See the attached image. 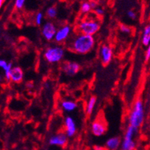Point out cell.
Masks as SVG:
<instances>
[{
    "label": "cell",
    "mask_w": 150,
    "mask_h": 150,
    "mask_svg": "<svg viewBox=\"0 0 150 150\" xmlns=\"http://www.w3.org/2000/svg\"><path fill=\"white\" fill-rule=\"evenodd\" d=\"M96 43L94 37L83 34H77L69 43L70 49L78 54H86L93 49Z\"/></svg>",
    "instance_id": "1"
},
{
    "label": "cell",
    "mask_w": 150,
    "mask_h": 150,
    "mask_svg": "<svg viewBox=\"0 0 150 150\" xmlns=\"http://www.w3.org/2000/svg\"><path fill=\"white\" fill-rule=\"evenodd\" d=\"M101 23L100 18L95 15H90L78 23L77 26V31L79 34L93 36L100 29Z\"/></svg>",
    "instance_id": "2"
},
{
    "label": "cell",
    "mask_w": 150,
    "mask_h": 150,
    "mask_svg": "<svg viewBox=\"0 0 150 150\" xmlns=\"http://www.w3.org/2000/svg\"><path fill=\"white\" fill-rule=\"evenodd\" d=\"M144 105L140 99H138L135 101L129 115V125L136 129H139L142 126L144 120Z\"/></svg>",
    "instance_id": "3"
},
{
    "label": "cell",
    "mask_w": 150,
    "mask_h": 150,
    "mask_svg": "<svg viewBox=\"0 0 150 150\" xmlns=\"http://www.w3.org/2000/svg\"><path fill=\"white\" fill-rule=\"evenodd\" d=\"M65 50L62 46L55 45L48 47L44 53V57L50 64L59 63L63 60Z\"/></svg>",
    "instance_id": "4"
},
{
    "label": "cell",
    "mask_w": 150,
    "mask_h": 150,
    "mask_svg": "<svg viewBox=\"0 0 150 150\" xmlns=\"http://www.w3.org/2000/svg\"><path fill=\"white\" fill-rule=\"evenodd\" d=\"M137 132L138 129L129 125L125 131L124 137L121 142L120 150H134L136 149V144L133 138Z\"/></svg>",
    "instance_id": "5"
},
{
    "label": "cell",
    "mask_w": 150,
    "mask_h": 150,
    "mask_svg": "<svg viewBox=\"0 0 150 150\" xmlns=\"http://www.w3.org/2000/svg\"><path fill=\"white\" fill-rule=\"evenodd\" d=\"M57 27L55 24L52 21H47L43 24L42 27V34L45 39L51 42L54 39L55 35L57 33Z\"/></svg>",
    "instance_id": "6"
},
{
    "label": "cell",
    "mask_w": 150,
    "mask_h": 150,
    "mask_svg": "<svg viewBox=\"0 0 150 150\" xmlns=\"http://www.w3.org/2000/svg\"><path fill=\"white\" fill-rule=\"evenodd\" d=\"M107 123L103 119L97 118L91 123V131L92 134L95 136H97V137L102 136L107 132Z\"/></svg>",
    "instance_id": "7"
},
{
    "label": "cell",
    "mask_w": 150,
    "mask_h": 150,
    "mask_svg": "<svg viewBox=\"0 0 150 150\" xmlns=\"http://www.w3.org/2000/svg\"><path fill=\"white\" fill-rule=\"evenodd\" d=\"M99 55H100V59L103 65H107L112 61V55H113L112 48L110 47V45H109L107 44H103L100 47Z\"/></svg>",
    "instance_id": "8"
},
{
    "label": "cell",
    "mask_w": 150,
    "mask_h": 150,
    "mask_svg": "<svg viewBox=\"0 0 150 150\" xmlns=\"http://www.w3.org/2000/svg\"><path fill=\"white\" fill-rule=\"evenodd\" d=\"M64 132L68 138H72L75 136L77 132V125L73 117L71 116H67L64 121Z\"/></svg>",
    "instance_id": "9"
},
{
    "label": "cell",
    "mask_w": 150,
    "mask_h": 150,
    "mask_svg": "<svg viewBox=\"0 0 150 150\" xmlns=\"http://www.w3.org/2000/svg\"><path fill=\"white\" fill-rule=\"evenodd\" d=\"M62 71L67 76L72 77L77 74L81 69V66L74 61H66L62 64Z\"/></svg>",
    "instance_id": "10"
},
{
    "label": "cell",
    "mask_w": 150,
    "mask_h": 150,
    "mask_svg": "<svg viewBox=\"0 0 150 150\" xmlns=\"http://www.w3.org/2000/svg\"><path fill=\"white\" fill-rule=\"evenodd\" d=\"M68 137L65 134L64 132H60L55 135H53L50 137L49 144L51 146H60V147H64L65 146L67 143Z\"/></svg>",
    "instance_id": "11"
},
{
    "label": "cell",
    "mask_w": 150,
    "mask_h": 150,
    "mask_svg": "<svg viewBox=\"0 0 150 150\" xmlns=\"http://www.w3.org/2000/svg\"><path fill=\"white\" fill-rule=\"evenodd\" d=\"M71 33V27L69 25H64L61 26V28L57 29V33L54 37V41L57 43H62L65 42L66 40L69 38Z\"/></svg>",
    "instance_id": "12"
},
{
    "label": "cell",
    "mask_w": 150,
    "mask_h": 150,
    "mask_svg": "<svg viewBox=\"0 0 150 150\" xmlns=\"http://www.w3.org/2000/svg\"><path fill=\"white\" fill-rule=\"evenodd\" d=\"M24 73L22 69L20 67H12L11 73H10V81H12L13 83H19L23 81Z\"/></svg>",
    "instance_id": "13"
},
{
    "label": "cell",
    "mask_w": 150,
    "mask_h": 150,
    "mask_svg": "<svg viewBox=\"0 0 150 150\" xmlns=\"http://www.w3.org/2000/svg\"><path fill=\"white\" fill-rule=\"evenodd\" d=\"M121 139L119 136H113L109 138L105 143L107 150H117L121 146Z\"/></svg>",
    "instance_id": "14"
},
{
    "label": "cell",
    "mask_w": 150,
    "mask_h": 150,
    "mask_svg": "<svg viewBox=\"0 0 150 150\" xmlns=\"http://www.w3.org/2000/svg\"><path fill=\"white\" fill-rule=\"evenodd\" d=\"M61 107L65 112H72L77 108V103L72 100H64L61 102Z\"/></svg>",
    "instance_id": "15"
},
{
    "label": "cell",
    "mask_w": 150,
    "mask_h": 150,
    "mask_svg": "<svg viewBox=\"0 0 150 150\" xmlns=\"http://www.w3.org/2000/svg\"><path fill=\"white\" fill-rule=\"evenodd\" d=\"M97 103V98L94 96H92L89 98V100H87V105L85 107V112L87 116H90L93 113V111L94 110V107Z\"/></svg>",
    "instance_id": "16"
},
{
    "label": "cell",
    "mask_w": 150,
    "mask_h": 150,
    "mask_svg": "<svg viewBox=\"0 0 150 150\" xmlns=\"http://www.w3.org/2000/svg\"><path fill=\"white\" fill-rule=\"evenodd\" d=\"M142 45L148 47L150 45V24L145 26L142 35Z\"/></svg>",
    "instance_id": "17"
},
{
    "label": "cell",
    "mask_w": 150,
    "mask_h": 150,
    "mask_svg": "<svg viewBox=\"0 0 150 150\" xmlns=\"http://www.w3.org/2000/svg\"><path fill=\"white\" fill-rule=\"evenodd\" d=\"M57 15V8L55 6H50L47 8L45 12V16L49 19H54L56 18Z\"/></svg>",
    "instance_id": "18"
},
{
    "label": "cell",
    "mask_w": 150,
    "mask_h": 150,
    "mask_svg": "<svg viewBox=\"0 0 150 150\" xmlns=\"http://www.w3.org/2000/svg\"><path fill=\"white\" fill-rule=\"evenodd\" d=\"M91 11H93L91 7V2H83L81 5V12L83 15L89 14Z\"/></svg>",
    "instance_id": "19"
},
{
    "label": "cell",
    "mask_w": 150,
    "mask_h": 150,
    "mask_svg": "<svg viewBox=\"0 0 150 150\" xmlns=\"http://www.w3.org/2000/svg\"><path fill=\"white\" fill-rule=\"evenodd\" d=\"M119 28H120V31L122 33L126 34V35H130L132 32V28H131L130 26L125 25V24H120Z\"/></svg>",
    "instance_id": "20"
},
{
    "label": "cell",
    "mask_w": 150,
    "mask_h": 150,
    "mask_svg": "<svg viewBox=\"0 0 150 150\" xmlns=\"http://www.w3.org/2000/svg\"><path fill=\"white\" fill-rule=\"evenodd\" d=\"M44 21V14L42 12H38L35 17V22L38 26H41Z\"/></svg>",
    "instance_id": "21"
},
{
    "label": "cell",
    "mask_w": 150,
    "mask_h": 150,
    "mask_svg": "<svg viewBox=\"0 0 150 150\" xmlns=\"http://www.w3.org/2000/svg\"><path fill=\"white\" fill-rule=\"evenodd\" d=\"M93 13H94L95 16L99 18V17L103 16V15H104L105 10H104V8L102 7V6H99L98 5V6H97V7L94 8V9H93Z\"/></svg>",
    "instance_id": "22"
},
{
    "label": "cell",
    "mask_w": 150,
    "mask_h": 150,
    "mask_svg": "<svg viewBox=\"0 0 150 150\" xmlns=\"http://www.w3.org/2000/svg\"><path fill=\"white\" fill-rule=\"evenodd\" d=\"M127 15L129 18L132 20H136V18H137V14H136V12H135L134 10H132V9L128 10V11H127Z\"/></svg>",
    "instance_id": "23"
},
{
    "label": "cell",
    "mask_w": 150,
    "mask_h": 150,
    "mask_svg": "<svg viewBox=\"0 0 150 150\" xmlns=\"http://www.w3.org/2000/svg\"><path fill=\"white\" fill-rule=\"evenodd\" d=\"M25 0H16L15 2V6L17 9H22L25 6Z\"/></svg>",
    "instance_id": "24"
},
{
    "label": "cell",
    "mask_w": 150,
    "mask_h": 150,
    "mask_svg": "<svg viewBox=\"0 0 150 150\" xmlns=\"http://www.w3.org/2000/svg\"><path fill=\"white\" fill-rule=\"evenodd\" d=\"M150 60V45L146 47L145 52V61H148Z\"/></svg>",
    "instance_id": "25"
},
{
    "label": "cell",
    "mask_w": 150,
    "mask_h": 150,
    "mask_svg": "<svg viewBox=\"0 0 150 150\" xmlns=\"http://www.w3.org/2000/svg\"><path fill=\"white\" fill-rule=\"evenodd\" d=\"M8 63L7 61H6L5 60H2V59H0V67L2 68L3 70H5L6 68V67L8 66Z\"/></svg>",
    "instance_id": "26"
},
{
    "label": "cell",
    "mask_w": 150,
    "mask_h": 150,
    "mask_svg": "<svg viewBox=\"0 0 150 150\" xmlns=\"http://www.w3.org/2000/svg\"><path fill=\"white\" fill-rule=\"evenodd\" d=\"M26 87H27V88H28V89H32L34 87V83L32 81H29V82H28V83H26Z\"/></svg>",
    "instance_id": "27"
},
{
    "label": "cell",
    "mask_w": 150,
    "mask_h": 150,
    "mask_svg": "<svg viewBox=\"0 0 150 150\" xmlns=\"http://www.w3.org/2000/svg\"><path fill=\"white\" fill-rule=\"evenodd\" d=\"M91 7H92V9H94V8L98 6V4H97V2H91Z\"/></svg>",
    "instance_id": "28"
},
{
    "label": "cell",
    "mask_w": 150,
    "mask_h": 150,
    "mask_svg": "<svg viewBox=\"0 0 150 150\" xmlns=\"http://www.w3.org/2000/svg\"><path fill=\"white\" fill-rule=\"evenodd\" d=\"M94 150H107L106 149L101 147V146H96L94 148Z\"/></svg>",
    "instance_id": "29"
},
{
    "label": "cell",
    "mask_w": 150,
    "mask_h": 150,
    "mask_svg": "<svg viewBox=\"0 0 150 150\" xmlns=\"http://www.w3.org/2000/svg\"><path fill=\"white\" fill-rule=\"evenodd\" d=\"M2 5H3V1H2V0H0V9L2 8Z\"/></svg>",
    "instance_id": "30"
},
{
    "label": "cell",
    "mask_w": 150,
    "mask_h": 150,
    "mask_svg": "<svg viewBox=\"0 0 150 150\" xmlns=\"http://www.w3.org/2000/svg\"><path fill=\"white\" fill-rule=\"evenodd\" d=\"M1 81H2V77H1V75H0V82H1Z\"/></svg>",
    "instance_id": "31"
}]
</instances>
